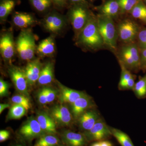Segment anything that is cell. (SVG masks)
<instances>
[{
  "mask_svg": "<svg viewBox=\"0 0 146 146\" xmlns=\"http://www.w3.org/2000/svg\"><path fill=\"white\" fill-rule=\"evenodd\" d=\"M27 110L20 105L13 104L11 106L7 118V120L19 119L26 114Z\"/></svg>",
  "mask_w": 146,
  "mask_h": 146,
  "instance_id": "cell-26",
  "label": "cell"
},
{
  "mask_svg": "<svg viewBox=\"0 0 146 146\" xmlns=\"http://www.w3.org/2000/svg\"><path fill=\"white\" fill-rule=\"evenodd\" d=\"M10 105L8 104H0V113L1 114L5 109L10 107Z\"/></svg>",
  "mask_w": 146,
  "mask_h": 146,
  "instance_id": "cell-43",
  "label": "cell"
},
{
  "mask_svg": "<svg viewBox=\"0 0 146 146\" xmlns=\"http://www.w3.org/2000/svg\"><path fill=\"white\" fill-rule=\"evenodd\" d=\"M93 104L91 98L86 94L79 98L71 104V112L75 119H78Z\"/></svg>",
  "mask_w": 146,
  "mask_h": 146,
  "instance_id": "cell-15",
  "label": "cell"
},
{
  "mask_svg": "<svg viewBox=\"0 0 146 146\" xmlns=\"http://www.w3.org/2000/svg\"><path fill=\"white\" fill-rule=\"evenodd\" d=\"M119 60L130 70H137L142 68L140 48L135 43L125 44L119 50Z\"/></svg>",
  "mask_w": 146,
  "mask_h": 146,
  "instance_id": "cell-4",
  "label": "cell"
},
{
  "mask_svg": "<svg viewBox=\"0 0 146 146\" xmlns=\"http://www.w3.org/2000/svg\"><path fill=\"white\" fill-rule=\"evenodd\" d=\"M35 10L39 12H44L49 9L52 2L51 0H29Z\"/></svg>",
  "mask_w": 146,
  "mask_h": 146,
  "instance_id": "cell-28",
  "label": "cell"
},
{
  "mask_svg": "<svg viewBox=\"0 0 146 146\" xmlns=\"http://www.w3.org/2000/svg\"><path fill=\"white\" fill-rule=\"evenodd\" d=\"M89 5H73L69 11V17L76 37L86 26L93 12L89 8Z\"/></svg>",
  "mask_w": 146,
  "mask_h": 146,
  "instance_id": "cell-5",
  "label": "cell"
},
{
  "mask_svg": "<svg viewBox=\"0 0 146 146\" xmlns=\"http://www.w3.org/2000/svg\"><path fill=\"white\" fill-rule=\"evenodd\" d=\"M14 25L19 28H28L36 23L35 18L31 14L24 12H15L12 17Z\"/></svg>",
  "mask_w": 146,
  "mask_h": 146,
  "instance_id": "cell-20",
  "label": "cell"
},
{
  "mask_svg": "<svg viewBox=\"0 0 146 146\" xmlns=\"http://www.w3.org/2000/svg\"><path fill=\"white\" fill-rule=\"evenodd\" d=\"M18 140L15 141L13 143L11 144L9 146H27L25 141L21 140L19 137H18Z\"/></svg>",
  "mask_w": 146,
  "mask_h": 146,
  "instance_id": "cell-42",
  "label": "cell"
},
{
  "mask_svg": "<svg viewBox=\"0 0 146 146\" xmlns=\"http://www.w3.org/2000/svg\"><path fill=\"white\" fill-rule=\"evenodd\" d=\"M63 144L57 134L45 133L36 139L33 146H58Z\"/></svg>",
  "mask_w": 146,
  "mask_h": 146,
  "instance_id": "cell-22",
  "label": "cell"
},
{
  "mask_svg": "<svg viewBox=\"0 0 146 146\" xmlns=\"http://www.w3.org/2000/svg\"><path fill=\"white\" fill-rule=\"evenodd\" d=\"M91 146H101L100 143V141L99 142H96V143H94L92 144Z\"/></svg>",
  "mask_w": 146,
  "mask_h": 146,
  "instance_id": "cell-45",
  "label": "cell"
},
{
  "mask_svg": "<svg viewBox=\"0 0 146 146\" xmlns=\"http://www.w3.org/2000/svg\"><path fill=\"white\" fill-rule=\"evenodd\" d=\"M54 78V64L48 62L42 68L38 80L39 85H46L51 83Z\"/></svg>",
  "mask_w": 146,
  "mask_h": 146,
  "instance_id": "cell-23",
  "label": "cell"
},
{
  "mask_svg": "<svg viewBox=\"0 0 146 146\" xmlns=\"http://www.w3.org/2000/svg\"><path fill=\"white\" fill-rule=\"evenodd\" d=\"M97 20L99 30L104 45L112 50L116 51L118 35L113 18L99 13L97 15Z\"/></svg>",
  "mask_w": 146,
  "mask_h": 146,
  "instance_id": "cell-2",
  "label": "cell"
},
{
  "mask_svg": "<svg viewBox=\"0 0 146 146\" xmlns=\"http://www.w3.org/2000/svg\"><path fill=\"white\" fill-rule=\"evenodd\" d=\"M49 114L58 125L69 126L72 123L73 116L72 112L63 105H57L52 108Z\"/></svg>",
  "mask_w": 146,
  "mask_h": 146,
  "instance_id": "cell-11",
  "label": "cell"
},
{
  "mask_svg": "<svg viewBox=\"0 0 146 146\" xmlns=\"http://www.w3.org/2000/svg\"><path fill=\"white\" fill-rule=\"evenodd\" d=\"M58 146H65V145H63H63H59Z\"/></svg>",
  "mask_w": 146,
  "mask_h": 146,
  "instance_id": "cell-47",
  "label": "cell"
},
{
  "mask_svg": "<svg viewBox=\"0 0 146 146\" xmlns=\"http://www.w3.org/2000/svg\"><path fill=\"white\" fill-rule=\"evenodd\" d=\"M79 127L83 132L92 128L98 121L99 116L96 111L87 110L78 118Z\"/></svg>",
  "mask_w": 146,
  "mask_h": 146,
  "instance_id": "cell-16",
  "label": "cell"
},
{
  "mask_svg": "<svg viewBox=\"0 0 146 146\" xmlns=\"http://www.w3.org/2000/svg\"><path fill=\"white\" fill-rule=\"evenodd\" d=\"M141 68L146 69V48H140Z\"/></svg>",
  "mask_w": 146,
  "mask_h": 146,
  "instance_id": "cell-38",
  "label": "cell"
},
{
  "mask_svg": "<svg viewBox=\"0 0 146 146\" xmlns=\"http://www.w3.org/2000/svg\"><path fill=\"white\" fill-rule=\"evenodd\" d=\"M42 68V63L38 58L28 62L24 71L29 86H32L38 81Z\"/></svg>",
  "mask_w": 146,
  "mask_h": 146,
  "instance_id": "cell-14",
  "label": "cell"
},
{
  "mask_svg": "<svg viewBox=\"0 0 146 146\" xmlns=\"http://www.w3.org/2000/svg\"><path fill=\"white\" fill-rule=\"evenodd\" d=\"M16 49L21 59L25 61L33 60L36 52L35 38L29 29L23 30L16 42Z\"/></svg>",
  "mask_w": 146,
  "mask_h": 146,
  "instance_id": "cell-3",
  "label": "cell"
},
{
  "mask_svg": "<svg viewBox=\"0 0 146 146\" xmlns=\"http://www.w3.org/2000/svg\"><path fill=\"white\" fill-rule=\"evenodd\" d=\"M16 2L14 0H3L0 4V19L5 21L16 6Z\"/></svg>",
  "mask_w": 146,
  "mask_h": 146,
  "instance_id": "cell-24",
  "label": "cell"
},
{
  "mask_svg": "<svg viewBox=\"0 0 146 146\" xmlns=\"http://www.w3.org/2000/svg\"><path fill=\"white\" fill-rule=\"evenodd\" d=\"M37 98L38 101L40 104L44 105L48 104L44 87L40 89V91H39Z\"/></svg>",
  "mask_w": 146,
  "mask_h": 146,
  "instance_id": "cell-37",
  "label": "cell"
},
{
  "mask_svg": "<svg viewBox=\"0 0 146 146\" xmlns=\"http://www.w3.org/2000/svg\"><path fill=\"white\" fill-rule=\"evenodd\" d=\"M120 9V13H130L131 11L141 0H117Z\"/></svg>",
  "mask_w": 146,
  "mask_h": 146,
  "instance_id": "cell-30",
  "label": "cell"
},
{
  "mask_svg": "<svg viewBox=\"0 0 146 146\" xmlns=\"http://www.w3.org/2000/svg\"><path fill=\"white\" fill-rule=\"evenodd\" d=\"M144 22H145V23H146V20H145V21H144Z\"/></svg>",
  "mask_w": 146,
  "mask_h": 146,
  "instance_id": "cell-49",
  "label": "cell"
},
{
  "mask_svg": "<svg viewBox=\"0 0 146 146\" xmlns=\"http://www.w3.org/2000/svg\"><path fill=\"white\" fill-rule=\"evenodd\" d=\"M90 1H96V0H90Z\"/></svg>",
  "mask_w": 146,
  "mask_h": 146,
  "instance_id": "cell-48",
  "label": "cell"
},
{
  "mask_svg": "<svg viewBox=\"0 0 146 146\" xmlns=\"http://www.w3.org/2000/svg\"><path fill=\"white\" fill-rule=\"evenodd\" d=\"M112 135L117 140L121 146H134L129 136L119 129L110 127Z\"/></svg>",
  "mask_w": 146,
  "mask_h": 146,
  "instance_id": "cell-25",
  "label": "cell"
},
{
  "mask_svg": "<svg viewBox=\"0 0 146 146\" xmlns=\"http://www.w3.org/2000/svg\"><path fill=\"white\" fill-rule=\"evenodd\" d=\"M137 39L139 48H146V28L140 29Z\"/></svg>",
  "mask_w": 146,
  "mask_h": 146,
  "instance_id": "cell-33",
  "label": "cell"
},
{
  "mask_svg": "<svg viewBox=\"0 0 146 146\" xmlns=\"http://www.w3.org/2000/svg\"><path fill=\"white\" fill-rule=\"evenodd\" d=\"M60 88V94L58 99L61 103H69L72 104L76 100L85 95L82 91H77L63 86L58 84Z\"/></svg>",
  "mask_w": 146,
  "mask_h": 146,
  "instance_id": "cell-17",
  "label": "cell"
},
{
  "mask_svg": "<svg viewBox=\"0 0 146 146\" xmlns=\"http://www.w3.org/2000/svg\"><path fill=\"white\" fill-rule=\"evenodd\" d=\"M52 3L59 8H63L65 7L67 4L68 0H51Z\"/></svg>",
  "mask_w": 146,
  "mask_h": 146,
  "instance_id": "cell-40",
  "label": "cell"
},
{
  "mask_svg": "<svg viewBox=\"0 0 146 146\" xmlns=\"http://www.w3.org/2000/svg\"><path fill=\"white\" fill-rule=\"evenodd\" d=\"M11 101L13 104L22 106L27 110L31 108V104L29 98L22 94L13 96L11 98Z\"/></svg>",
  "mask_w": 146,
  "mask_h": 146,
  "instance_id": "cell-31",
  "label": "cell"
},
{
  "mask_svg": "<svg viewBox=\"0 0 146 146\" xmlns=\"http://www.w3.org/2000/svg\"><path fill=\"white\" fill-rule=\"evenodd\" d=\"M9 84L1 78L0 80V96L1 97L7 96L9 95Z\"/></svg>",
  "mask_w": 146,
  "mask_h": 146,
  "instance_id": "cell-34",
  "label": "cell"
},
{
  "mask_svg": "<svg viewBox=\"0 0 146 146\" xmlns=\"http://www.w3.org/2000/svg\"><path fill=\"white\" fill-rule=\"evenodd\" d=\"M55 51V44L54 38L50 36L42 40L36 47V52L42 57L50 56Z\"/></svg>",
  "mask_w": 146,
  "mask_h": 146,
  "instance_id": "cell-21",
  "label": "cell"
},
{
  "mask_svg": "<svg viewBox=\"0 0 146 146\" xmlns=\"http://www.w3.org/2000/svg\"><path fill=\"white\" fill-rule=\"evenodd\" d=\"M119 63L121 69V79H120L119 84H121L125 83L129 80L132 78L133 77V76L122 63H121L120 61Z\"/></svg>",
  "mask_w": 146,
  "mask_h": 146,
  "instance_id": "cell-32",
  "label": "cell"
},
{
  "mask_svg": "<svg viewBox=\"0 0 146 146\" xmlns=\"http://www.w3.org/2000/svg\"><path fill=\"white\" fill-rule=\"evenodd\" d=\"M133 91L136 96L139 98L145 97L146 96V74L141 78L135 83L133 88Z\"/></svg>",
  "mask_w": 146,
  "mask_h": 146,
  "instance_id": "cell-29",
  "label": "cell"
},
{
  "mask_svg": "<svg viewBox=\"0 0 146 146\" xmlns=\"http://www.w3.org/2000/svg\"><path fill=\"white\" fill-rule=\"evenodd\" d=\"M69 2L72 5H89V3L86 0H68Z\"/></svg>",
  "mask_w": 146,
  "mask_h": 146,
  "instance_id": "cell-41",
  "label": "cell"
},
{
  "mask_svg": "<svg viewBox=\"0 0 146 146\" xmlns=\"http://www.w3.org/2000/svg\"><path fill=\"white\" fill-rule=\"evenodd\" d=\"M135 84V77L133 76L125 83L119 84V86L122 89H133Z\"/></svg>",
  "mask_w": 146,
  "mask_h": 146,
  "instance_id": "cell-36",
  "label": "cell"
},
{
  "mask_svg": "<svg viewBox=\"0 0 146 146\" xmlns=\"http://www.w3.org/2000/svg\"><path fill=\"white\" fill-rule=\"evenodd\" d=\"M63 145L66 146H86L89 143L83 133L65 130L59 133Z\"/></svg>",
  "mask_w": 146,
  "mask_h": 146,
  "instance_id": "cell-13",
  "label": "cell"
},
{
  "mask_svg": "<svg viewBox=\"0 0 146 146\" xmlns=\"http://www.w3.org/2000/svg\"><path fill=\"white\" fill-rule=\"evenodd\" d=\"M101 146H113L112 144L109 141H100Z\"/></svg>",
  "mask_w": 146,
  "mask_h": 146,
  "instance_id": "cell-44",
  "label": "cell"
},
{
  "mask_svg": "<svg viewBox=\"0 0 146 146\" xmlns=\"http://www.w3.org/2000/svg\"><path fill=\"white\" fill-rule=\"evenodd\" d=\"M77 39L79 45L89 50L99 49L104 46L98 27L97 16L93 13Z\"/></svg>",
  "mask_w": 146,
  "mask_h": 146,
  "instance_id": "cell-1",
  "label": "cell"
},
{
  "mask_svg": "<svg viewBox=\"0 0 146 146\" xmlns=\"http://www.w3.org/2000/svg\"><path fill=\"white\" fill-rule=\"evenodd\" d=\"M11 136V133L9 131L2 130L0 131V142L3 143L7 141Z\"/></svg>",
  "mask_w": 146,
  "mask_h": 146,
  "instance_id": "cell-39",
  "label": "cell"
},
{
  "mask_svg": "<svg viewBox=\"0 0 146 146\" xmlns=\"http://www.w3.org/2000/svg\"><path fill=\"white\" fill-rule=\"evenodd\" d=\"M133 18L143 21L146 20V5L143 0H141L131 11L130 13Z\"/></svg>",
  "mask_w": 146,
  "mask_h": 146,
  "instance_id": "cell-27",
  "label": "cell"
},
{
  "mask_svg": "<svg viewBox=\"0 0 146 146\" xmlns=\"http://www.w3.org/2000/svg\"><path fill=\"white\" fill-rule=\"evenodd\" d=\"M143 1L144 2V3H145V5H146V1Z\"/></svg>",
  "mask_w": 146,
  "mask_h": 146,
  "instance_id": "cell-46",
  "label": "cell"
},
{
  "mask_svg": "<svg viewBox=\"0 0 146 146\" xmlns=\"http://www.w3.org/2000/svg\"><path fill=\"white\" fill-rule=\"evenodd\" d=\"M48 104L52 102L55 99L56 92V90L50 87H44Z\"/></svg>",
  "mask_w": 146,
  "mask_h": 146,
  "instance_id": "cell-35",
  "label": "cell"
},
{
  "mask_svg": "<svg viewBox=\"0 0 146 146\" xmlns=\"http://www.w3.org/2000/svg\"><path fill=\"white\" fill-rule=\"evenodd\" d=\"M36 119L45 133L57 134L56 124L49 114L45 112H40L37 115Z\"/></svg>",
  "mask_w": 146,
  "mask_h": 146,
  "instance_id": "cell-18",
  "label": "cell"
},
{
  "mask_svg": "<svg viewBox=\"0 0 146 146\" xmlns=\"http://www.w3.org/2000/svg\"><path fill=\"white\" fill-rule=\"evenodd\" d=\"M43 26L47 31L56 34L62 31L65 27L66 21L62 15L53 11L44 18Z\"/></svg>",
  "mask_w": 146,
  "mask_h": 146,
  "instance_id": "cell-9",
  "label": "cell"
},
{
  "mask_svg": "<svg viewBox=\"0 0 146 146\" xmlns=\"http://www.w3.org/2000/svg\"><path fill=\"white\" fill-rule=\"evenodd\" d=\"M0 50L3 59L6 62H10L14 56L15 44L11 32H7L0 39Z\"/></svg>",
  "mask_w": 146,
  "mask_h": 146,
  "instance_id": "cell-12",
  "label": "cell"
},
{
  "mask_svg": "<svg viewBox=\"0 0 146 146\" xmlns=\"http://www.w3.org/2000/svg\"><path fill=\"white\" fill-rule=\"evenodd\" d=\"M82 133L89 143L93 141H103L112 135L109 127L100 119L97 122L90 130Z\"/></svg>",
  "mask_w": 146,
  "mask_h": 146,
  "instance_id": "cell-10",
  "label": "cell"
},
{
  "mask_svg": "<svg viewBox=\"0 0 146 146\" xmlns=\"http://www.w3.org/2000/svg\"><path fill=\"white\" fill-rule=\"evenodd\" d=\"M118 38L125 44L134 43L140 29L138 24L130 19L121 21L117 27Z\"/></svg>",
  "mask_w": 146,
  "mask_h": 146,
  "instance_id": "cell-6",
  "label": "cell"
},
{
  "mask_svg": "<svg viewBox=\"0 0 146 146\" xmlns=\"http://www.w3.org/2000/svg\"><path fill=\"white\" fill-rule=\"evenodd\" d=\"M8 73L16 90L21 94L29 98L28 84L24 70L11 65L9 68Z\"/></svg>",
  "mask_w": 146,
  "mask_h": 146,
  "instance_id": "cell-8",
  "label": "cell"
},
{
  "mask_svg": "<svg viewBox=\"0 0 146 146\" xmlns=\"http://www.w3.org/2000/svg\"><path fill=\"white\" fill-rule=\"evenodd\" d=\"M99 14L112 18H116L120 13L119 5L117 0H106L97 7Z\"/></svg>",
  "mask_w": 146,
  "mask_h": 146,
  "instance_id": "cell-19",
  "label": "cell"
},
{
  "mask_svg": "<svg viewBox=\"0 0 146 146\" xmlns=\"http://www.w3.org/2000/svg\"><path fill=\"white\" fill-rule=\"evenodd\" d=\"M45 134L36 119L31 117L21 127L18 137L26 143H31L35 139H37Z\"/></svg>",
  "mask_w": 146,
  "mask_h": 146,
  "instance_id": "cell-7",
  "label": "cell"
}]
</instances>
